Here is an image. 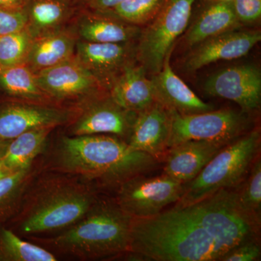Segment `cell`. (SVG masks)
Returning a JSON list of instances; mask_svg holds the SVG:
<instances>
[{
    "instance_id": "obj_1",
    "label": "cell",
    "mask_w": 261,
    "mask_h": 261,
    "mask_svg": "<svg viewBox=\"0 0 261 261\" xmlns=\"http://www.w3.org/2000/svg\"><path fill=\"white\" fill-rule=\"evenodd\" d=\"M260 221L240 205L237 188L195 203L132 219L129 253L145 260L221 261L240 244L260 239Z\"/></svg>"
},
{
    "instance_id": "obj_2",
    "label": "cell",
    "mask_w": 261,
    "mask_h": 261,
    "mask_svg": "<svg viewBox=\"0 0 261 261\" xmlns=\"http://www.w3.org/2000/svg\"><path fill=\"white\" fill-rule=\"evenodd\" d=\"M47 168L85 183L117 187L157 167L159 160L130 148L116 136H63L53 147ZM89 183V185H90Z\"/></svg>"
},
{
    "instance_id": "obj_3",
    "label": "cell",
    "mask_w": 261,
    "mask_h": 261,
    "mask_svg": "<svg viewBox=\"0 0 261 261\" xmlns=\"http://www.w3.org/2000/svg\"><path fill=\"white\" fill-rule=\"evenodd\" d=\"M97 200L91 185L49 171L31 182L10 229L29 238L56 234L82 219Z\"/></svg>"
},
{
    "instance_id": "obj_4",
    "label": "cell",
    "mask_w": 261,
    "mask_h": 261,
    "mask_svg": "<svg viewBox=\"0 0 261 261\" xmlns=\"http://www.w3.org/2000/svg\"><path fill=\"white\" fill-rule=\"evenodd\" d=\"M132 218L116 200H100L82 219L54 236L33 237L49 251L82 260H99L129 252Z\"/></svg>"
},
{
    "instance_id": "obj_5",
    "label": "cell",
    "mask_w": 261,
    "mask_h": 261,
    "mask_svg": "<svg viewBox=\"0 0 261 261\" xmlns=\"http://www.w3.org/2000/svg\"><path fill=\"white\" fill-rule=\"evenodd\" d=\"M261 135L252 128L221 149L192 181L174 207L195 203L221 190L237 188L245 179L260 154Z\"/></svg>"
},
{
    "instance_id": "obj_6",
    "label": "cell",
    "mask_w": 261,
    "mask_h": 261,
    "mask_svg": "<svg viewBox=\"0 0 261 261\" xmlns=\"http://www.w3.org/2000/svg\"><path fill=\"white\" fill-rule=\"evenodd\" d=\"M196 0H167L159 14L145 27L136 42V61L148 76L162 69L173 54L178 38L190 23Z\"/></svg>"
},
{
    "instance_id": "obj_7",
    "label": "cell",
    "mask_w": 261,
    "mask_h": 261,
    "mask_svg": "<svg viewBox=\"0 0 261 261\" xmlns=\"http://www.w3.org/2000/svg\"><path fill=\"white\" fill-rule=\"evenodd\" d=\"M172 123L168 149L190 140L233 141L254 128L250 113L231 109L181 115L171 110Z\"/></svg>"
},
{
    "instance_id": "obj_8",
    "label": "cell",
    "mask_w": 261,
    "mask_h": 261,
    "mask_svg": "<svg viewBox=\"0 0 261 261\" xmlns=\"http://www.w3.org/2000/svg\"><path fill=\"white\" fill-rule=\"evenodd\" d=\"M185 188V183L164 173L153 177L139 175L118 187L116 201L132 219H147L178 202Z\"/></svg>"
},
{
    "instance_id": "obj_9",
    "label": "cell",
    "mask_w": 261,
    "mask_h": 261,
    "mask_svg": "<svg viewBox=\"0 0 261 261\" xmlns=\"http://www.w3.org/2000/svg\"><path fill=\"white\" fill-rule=\"evenodd\" d=\"M36 78L43 92L63 106H80L108 92L75 56L36 73Z\"/></svg>"
},
{
    "instance_id": "obj_10",
    "label": "cell",
    "mask_w": 261,
    "mask_h": 261,
    "mask_svg": "<svg viewBox=\"0 0 261 261\" xmlns=\"http://www.w3.org/2000/svg\"><path fill=\"white\" fill-rule=\"evenodd\" d=\"M81 106L15 100L0 104V140H11L42 127L68 125L78 116Z\"/></svg>"
},
{
    "instance_id": "obj_11",
    "label": "cell",
    "mask_w": 261,
    "mask_h": 261,
    "mask_svg": "<svg viewBox=\"0 0 261 261\" xmlns=\"http://www.w3.org/2000/svg\"><path fill=\"white\" fill-rule=\"evenodd\" d=\"M260 40L258 29H239L219 34L182 53L178 68L189 74L216 62L243 58Z\"/></svg>"
},
{
    "instance_id": "obj_12",
    "label": "cell",
    "mask_w": 261,
    "mask_h": 261,
    "mask_svg": "<svg viewBox=\"0 0 261 261\" xmlns=\"http://www.w3.org/2000/svg\"><path fill=\"white\" fill-rule=\"evenodd\" d=\"M137 114L118 106L108 92L81 106L68 124V135H109L127 142Z\"/></svg>"
},
{
    "instance_id": "obj_13",
    "label": "cell",
    "mask_w": 261,
    "mask_h": 261,
    "mask_svg": "<svg viewBox=\"0 0 261 261\" xmlns=\"http://www.w3.org/2000/svg\"><path fill=\"white\" fill-rule=\"evenodd\" d=\"M203 89L212 97L236 102L241 111L252 114L260 107V70L252 64L230 67L211 75Z\"/></svg>"
},
{
    "instance_id": "obj_14",
    "label": "cell",
    "mask_w": 261,
    "mask_h": 261,
    "mask_svg": "<svg viewBox=\"0 0 261 261\" xmlns=\"http://www.w3.org/2000/svg\"><path fill=\"white\" fill-rule=\"evenodd\" d=\"M75 57L109 89L122 70L136 61V42L96 43L78 39Z\"/></svg>"
},
{
    "instance_id": "obj_15",
    "label": "cell",
    "mask_w": 261,
    "mask_h": 261,
    "mask_svg": "<svg viewBox=\"0 0 261 261\" xmlns=\"http://www.w3.org/2000/svg\"><path fill=\"white\" fill-rule=\"evenodd\" d=\"M171 123V110L155 102L137 113L127 143L134 150L159 160L167 151Z\"/></svg>"
},
{
    "instance_id": "obj_16",
    "label": "cell",
    "mask_w": 261,
    "mask_h": 261,
    "mask_svg": "<svg viewBox=\"0 0 261 261\" xmlns=\"http://www.w3.org/2000/svg\"><path fill=\"white\" fill-rule=\"evenodd\" d=\"M202 7L191 25L187 27L175 44L174 49L184 53L190 48L219 34L242 29L232 2L227 0H211Z\"/></svg>"
},
{
    "instance_id": "obj_17",
    "label": "cell",
    "mask_w": 261,
    "mask_h": 261,
    "mask_svg": "<svg viewBox=\"0 0 261 261\" xmlns=\"http://www.w3.org/2000/svg\"><path fill=\"white\" fill-rule=\"evenodd\" d=\"M232 141L190 140L166 151L163 173L183 182L192 181L221 149Z\"/></svg>"
},
{
    "instance_id": "obj_18",
    "label": "cell",
    "mask_w": 261,
    "mask_h": 261,
    "mask_svg": "<svg viewBox=\"0 0 261 261\" xmlns=\"http://www.w3.org/2000/svg\"><path fill=\"white\" fill-rule=\"evenodd\" d=\"M171 56L166 58L162 69L149 76L153 85L156 102L181 115H191L214 110L213 105L203 102L173 71Z\"/></svg>"
},
{
    "instance_id": "obj_19",
    "label": "cell",
    "mask_w": 261,
    "mask_h": 261,
    "mask_svg": "<svg viewBox=\"0 0 261 261\" xmlns=\"http://www.w3.org/2000/svg\"><path fill=\"white\" fill-rule=\"evenodd\" d=\"M71 27L79 39L96 43L137 42L142 28L82 8Z\"/></svg>"
},
{
    "instance_id": "obj_20",
    "label": "cell",
    "mask_w": 261,
    "mask_h": 261,
    "mask_svg": "<svg viewBox=\"0 0 261 261\" xmlns=\"http://www.w3.org/2000/svg\"><path fill=\"white\" fill-rule=\"evenodd\" d=\"M76 0H28L25 29L33 39L71 25L82 9Z\"/></svg>"
},
{
    "instance_id": "obj_21",
    "label": "cell",
    "mask_w": 261,
    "mask_h": 261,
    "mask_svg": "<svg viewBox=\"0 0 261 261\" xmlns=\"http://www.w3.org/2000/svg\"><path fill=\"white\" fill-rule=\"evenodd\" d=\"M108 92L118 106L130 112L140 113L156 102L152 80L137 61L122 70Z\"/></svg>"
},
{
    "instance_id": "obj_22",
    "label": "cell",
    "mask_w": 261,
    "mask_h": 261,
    "mask_svg": "<svg viewBox=\"0 0 261 261\" xmlns=\"http://www.w3.org/2000/svg\"><path fill=\"white\" fill-rule=\"evenodd\" d=\"M79 38L71 25L32 39L25 64L34 73L75 56Z\"/></svg>"
},
{
    "instance_id": "obj_23",
    "label": "cell",
    "mask_w": 261,
    "mask_h": 261,
    "mask_svg": "<svg viewBox=\"0 0 261 261\" xmlns=\"http://www.w3.org/2000/svg\"><path fill=\"white\" fill-rule=\"evenodd\" d=\"M55 127H42L28 130L10 141L4 157L0 161L11 173L32 167L42 152Z\"/></svg>"
},
{
    "instance_id": "obj_24",
    "label": "cell",
    "mask_w": 261,
    "mask_h": 261,
    "mask_svg": "<svg viewBox=\"0 0 261 261\" xmlns=\"http://www.w3.org/2000/svg\"><path fill=\"white\" fill-rule=\"evenodd\" d=\"M0 89L15 99L56 104L39 87L35 73L25 63L0 68Z\"/></svg>"
},
{
    "instance_id": "obj_25",
    "label": "cell",
    "mask_w": 261,
    "mask_h": 261,
    "mask_svg": "<svg viewBox=\"0 0 261 261\" xmlns=\"http://www.w3.org/2000/svg\"><path fill=\"white\" fill-rule=\"evenodd\" d=\"M34 176L32 166L10 173L0 180V225L12 219L18 212Z\"/></svg>"
},
{
    "instance_id": "obj_26",
    "label": "cell",
    "mask_w": 261,
    "mask_h": 261,
    "mask_svg": "<svg viewBox=\"0 0 261 261\" xmlns=\"http://www.w3.org/2000/svg\"><path fill=\"white\" fill-rule=\"evenodd\" d=\"M56 255L41 245L23 240L10 228H0V260L56 261Z\"/></svg>"
},
{
    "instance_id": "obj_27",
    "label": "cell",
    "mask_w": 261,
    "mask_h": 261,
    "mask_svg": "<svg viewBox=\"0 0 261 261\" xmlns=\"http://www.w3.org/2000/svg\"><path fill=\"white\" fill-rule=\"evenodd\" d=\"M166 1L167 0H126L112 9L97 13L111 15L142 28L157 16Z\"/></svg>"
},
{
    "instance_id": "obj_28",
    "label": "cell",
    "mask_w": 261,
    "mask_h": 261,
    "mask_svg": "<svg viewBox=\"0 0 261 261\" xmlns=\"http://www.w3.org/2000/svg\"><path fill=\"white\" fill-rule=\"evenodd\" d=\"M242 207L261 222V159L260 154L254 161L247 177L237 187Z\"/></svg>"
},
{
    "instance_id": "obj_29",
    "label": "cell",
    "mask_w": 261,
    "mask_h": 261,
    "mask_svg": "<svg viewBox=\"0 0 261 261\" xmlns=\"http://www.w3.org/2000/svg\"><path fill=\"white\" fill-rule=\"evenodd\" d=\"M32 39L25 29L0 36V68L25 63Z\"/></svg>"
},
{
    "instance_id": "obj_30",
    "label": "cell",
    "mask_w": 261,
    "mask_h": 261,
    "mask_svg": "<svg viewBox=\"0 0 261 261\" xmlns=\"http://www.w3.org/2000/svg\"><path fill=\"white\" fill-rule=\"evenodd\" d=\"M260 239L240 244L225 254L221 261H256L260 260Z\"/></svg>"
},
{
    "instance_id": "obj_31",
    "label": "cell",
    "mask_w": 261,
    "mask_h": 261,
    "mask_svg": "<svg viewBox=\"0 0 261 261\" xmlns=\"http://www.w3.org/2000/svg\"><path fill=\"white\" fill-rule=\"evenodd\" d=\"M235 15L242 25L257 23L260 20L261 0H231Z\"/></svg>"
},
{
    "instance_id": "obj_32",
    "label": "cell",
    "mask_w": 261,
    "mask_h": 261,
    "mask_svg": "<svg viewBox=\"0 0 261 261\" xmlns=\"http://www.w3.org/2000/svg\"><path fill=\"white\" fill-rule=\"evenodd\" d=\"M27 18L23 9L0 8V36L23 30Z\"/></svg>"
},
{
    "instance_id": "obj_33",
    "label": "cell",
    "mask_w": 261,
    "mask_h": 261,
    "mask_svg": "<svg viewBox=\"0 0 261 261\" xmlns=\"http://www.w3.org/2000/svg\"><path fill=\"white\" fill-rule=\"evenodd\" d=\"M126 0H84L82 5L85 9L95 12H105L112 9Z\"/></svg>"
},
{
    "instance_id": "obj_34",
    "label": "cell",
    "mask_w": 261,
    "mask_h": 261,
    "mask_svg": "<svg viewBox=\"0 0 261 261\" xmlns=\"http://www.w3.org/2000/svg\"><path fill=\"white\" fill-rule=\"evenodd\" d=\"M28 0H0V8L8 9H23Z\"/></svg>"
},
{
    "instance_id": "obj_35",
    "label": "cell",
    "mask_w": 261,
    "mask_h": 261,
    "mask_svg": "<svg viewBox=\"0 0 261 261\" xmlns=\"http://www.w3.org/2000/svg\"><path fill=\"white\" fill-rule=\"evenodd\" d=\"M10 141L11 140H0V161H2L3 158L4 157L8 145H9Z\"/></svg>"
},
{
    "instance_id": "obj_36",
    "label": "cell",
    "mask_w": 261,
    "mask_h": 261,
    "mask_svg": "<svg viewBox=\"0 0 261 261\" xmlns=\"http://www.w3.org/2000/svg\"><path fill=\"white\" fill-rule=\"evenodd\" d=\"M10 173H12L8 171L7 168H5L1 162H0V180L8 176V175L10 174Z\"/></svg>"
},
{
    "instance_id": "obj_37",
    "label": "cell",
    "mask_w": 261,
    "mask_h": 261,
    "mask_svg": "<svg viewBox=\"0 0 261 261\" xmlns=\"http://www.w3.org/2000/svg\"><path fill=\"white\" fill-rule=\"evenodd\" d=\"M76 1L80 2V3H81V4H82V2H83V1H84V0H76Z\"/></svg>"
},
{
    "instance_id": "obj_38",
    "label": "cell",
    "mask_w": 261,
    "mask_h": 261,
    "mask_svg": "<svg viewBox=\"0 0 261 261\" xmlns=\"http://www.w3.org/2000/svg\"><path fill=\"white\" fill-rule=\"evenodd\" d=\"M227 1H231V0H227Z\"/></svg>"
},
{
    "instance_id": "obj_39",
    "label": "cell",
    "mask_w": 261,
    "mask_h": 261,
    "mask_svg": "<svg viewBox=\"0 0 261 261\" xmlns=\"http://www.w3.org/2000/svg\"></svg>"
}]
</instances>
